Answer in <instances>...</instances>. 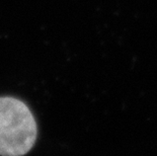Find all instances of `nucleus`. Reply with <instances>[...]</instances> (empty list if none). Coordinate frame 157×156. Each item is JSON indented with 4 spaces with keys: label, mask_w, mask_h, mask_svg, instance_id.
<instances>
[{
    "label": "nucleus",
    "mask_w": 157,
    "mask_h": 156,
    "mask_svg": "<svg viewBox=\"0 0 157 156\" xmlns=\"http://www.w3.org/2000/svg\"><path fill=\"white\" fill-rule=\"evenodd\" d=\"M36 136V123L28 105L10 96L0 97V155L26 154Z\"/></svg>",
    "instance_id": "f257e3e1"
}]
</instances>
